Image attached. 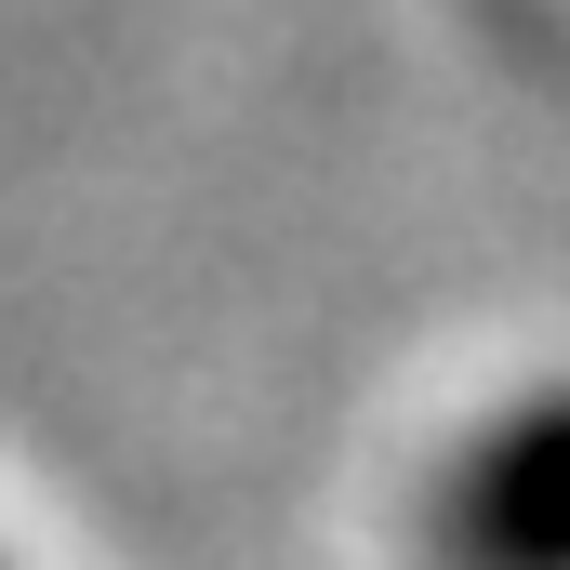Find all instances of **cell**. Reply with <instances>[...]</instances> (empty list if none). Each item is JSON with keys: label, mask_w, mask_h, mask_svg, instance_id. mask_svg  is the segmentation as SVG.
Segmentation results:
<instances>
[{"label": "cell", "mask_w": 570, "mask_h": 570, "mask_svg": "<svg viewBox=\"0 0 570 570\" xmlns=\"http://www.w3.org/2000/svg\"><path fill=\"white\" fill-rule=\"evenodd\" d=\"M412 544H425V570H570V385L491 412L464 451H438Z\"/></svg>", "instance_id": "obj_1"}]
</instances>
